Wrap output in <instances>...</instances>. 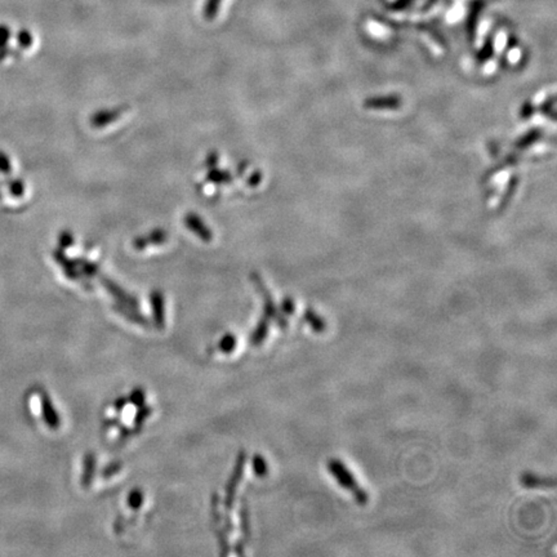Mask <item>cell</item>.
<instances>
[{
	"instance_id": "7402d4cb",
	"label": "cell",
	"mask_w": 557,
	"mask_h": 557,
	"mask_svg": "<svg viewBox=\"0 0 557 557\" xmlns=\"http://www.w3.org/2000/svg\"><path fill=\"white\" fill-rule=\"evenodd\" d=\"M114 405H115V407H117L118 410H121L123 407H126V399L120 397L119 400H117V403H114Z\"/></svg>"
},
{
	"instance_id": "3957f363",
	"label": "cell",
	"mask_w": 557,
	"mask_h": 557,
	"mask_svg": "<svg viewBox=\"0 0 557 557\" xmlns=\"http://www.w3.org/2000/svg\"><path fill=\"white\" fill-rule=\"evenodd\" d=\"M520 482L525 488H555L556 480L554 477H542L533 472H523L520 476Z\"/></svg>"
},
{
	"instance_id": "2e32d148",
	"label": "cell",
	"mask_w": 557,
	"mask_h": 557,
	"mask_svg": "<svg viewBox=\"0 0 557 557\" xmlns=\"http://www.w3.org/2000/svg\"><path fill=\"white\" fill-rule=\"evenodd\" d=\"M120 469H121V464H120V463H111V464H108V467L102 471V477H110V476L115 475Z\"/></svg>"
},
{
	"instance_id": "e0dca14e",
	"label": "cell",
	"mask_w": 557,
	"mask_h": 557,
	"mask_svg": "<svg viewBox=\"0 0 557 557\" xmlns=\"http://www.w3.org/2000/svg\"><path fill=\"white\" fill-rule=\"evenodd\" d=\"M221 0H209L206 7H205V13L208 14V17H213L215 14V10H218V4Z\"/></svg>"
},
{
	"instance_id": "ffe728a7",
	"label": "cell",
	"mask_w": 557,
	"mask_h": 557,
	"mask_svg": "<svg viewBox=\"0 0 557 557\" xmlns=\"http://www.w3.org/2000/svg\"><path fill=\"white\" fill-rule=\"evenodd\" d=\"M283 310L288 315H293L294 313V303L290 298H285L283 302Z\"/></svg>"
},
{
	"instance_id": "7c38bea8",
	"label": "cell",
	"mask_w": 557,
	"mask_h": 557,
	"mask_svg": "<svg viewBox=\"0 0 557 557\" xmlns=\"http://www.w3.org/2000/svg\"><path fill=\"white\" fill-rule=\"evenodd\" d=\"M253 470L256 472L258 477H265L268 475V463L265 461V458L262 455H256L253 460Z\"/></svg>"
},
{
	"instance_id": "9c48e42d",
	"label": "cell",
	"mask_w": 557,
	"mask_h": 557,
	"mask_svg": "<svg viewBox=\"0 0 557 557\" xmlns=\"http://www.w3.org/2000/svg\"><path fill=\"white\" fill-rule=\"evenodd\" d=\"M95 469H96V458H95V455H93L92 453H88L86 457V471H84L83 480H82V484H83L86 488L91 484L92 476H93V473H95Z\"/></svg>"
},
{
	"instance_id": "30bf717a",
	"label": "cell",
	"mask_w": 557,
	"mask_h": 557,
	"mask_svg": "<svg viewBox=\"0 0 557 557\" xmlns=\"http://www.w3.org/2000/svg\"><path fill=\"white\" fill-rule=\"evenodd\" d=\"M104 283H105V285L108 287V289L110 293L115 294L118 298H120L121 300H124V302H127V303H129L130 306H137V302H136V300H133V298H130L127 293L121 292L120 288H118L115 284H112V283H111V281H108V280H105Z\"/></svg>"
},
{
	"instance_id": "9a60e30c",
	"label": "cell",
	"mask_w": 557,
	"mask_h": 557,
	"mask_svg": "<svg viewBox=\"0 0 557 557\" xmlns=\"http://www.w3.org/2000/svg\"><path fill=\"white\" fill-rule=\"evenodd\" d=\"M145 400H146V394L142 390H134L132 396H130V401L137 405V407H143L145 405Z\"/></svg>"
},
{
	"instance_id": "6da1fadb",
	"label": "cell",
	"mask_w": 557,
	"mask_h": 557,
	"mask_svg": "<svg viewBox=\"0 0 557 557\" xmlns=\"http://www.w3.org/2000/svg\"><path fill=\"white\" fill-rule=\"evenodd\" d=\"M328 471L332 473L333 477L338 482V484L346 489L347 492L354 495L356 502L360 504H365L369 501V495L364 489L356 482L354 475L348 471V469L344 466L343 462L340 460H329L328 461Z\"/></svg>"
},
{
	"instance_id": "d6986e66",
	"label": "cell",
	"mask_w": 557,
	"mask_h": 557,
	"mask_svg": "<svg viewBox=\"0 0 557 557\" xmlns=\"http://www.w3.org/2000/svg\"><path fill=\"white\" fill-rule=\"evenodd\" d=\"M241 530L247 536L249 534V519H248L247 510L246 507L241 511Z\"/></svg>"
},
{
	"instance_id": "7a4b0ae2",
	"label": "cell",
	"mask_w": 557,
	"mask_h": 557,
	"mask_svg": "<svg viewBox=\"0 0 557 557\" xmlns=\"http://www.w3.org/2000/svg\"><path fill=\"white\" fill-rule=\"evenodd\" d=\"M254 281H256L258 288H259L262 296H263V298H265V318H268L270 322H271V319H274L280 328L287 329L288 322H287L285 318L278 312L276 306H275V303H274V300H272L271 294H270L268 289L265 288V285L261 283L259 278H254Z\"/></svg>"
},
{
	"instance_id": "8992f818",
	"label": "cell",
	"mask_w": 557,
	"mask_h": 557,
	"mask_svg": "<svg viewBox=\"0 0 557 557\" xmlns=\"http://www.w3.org/2000/svg\"><path fill=\"white\" fill-rule=\"evenodd\" d=\"M305 322L310 325L313 332L322 333L327 329V322L312 309H307L305 312Z\"/></svg>"
},
{
	"instance_id": "4fadbf2b",
	"label": "cell",
	"mask_w": 557,
	"mask_h": 557,
	"mask_svg": "<svg viewBox=\"0 0 557 557\" xmlns=\"http://www.w3.org/2000/svg\"><path fill=\"white\" fill-rule=\"evenodd\" d=\"M143 503V494L139 489L130 492L128 497L129 507L132 510H139V507Z\"/></svg>"
},
{
	"instance_id": "8fae6325",
	"label": "cell",
	"mask_w": 557,
	"mask_h": 557,
	"mask_svg": "<svg viewBox=\"0 0 557 557\" xmlns=\"http://www.w3.org/2000/svg\"><path fill=\"white\" fill-rule=\"evenodd\" d=\"M236 347V338L234 334H226L225 337L221 340V342L218 344V348L225 353V354H230L234 351Z\"/></svg>"
},
{
	"instance_id": "52a82bcc",
	"label": "cell",
	"mask_w": 557,
	"mask_h": 557,
	"mask_svg": "<svg viewBox=\"0 0 557 557\" xmlns=\"http://www.w3.org/2000/svg\"><path fill=\"white\" fill-rule=\"evenodd\" d=\"M185 222L189 224L190 228H191L193 231L198 233L199 235L202 236L203 240H208V241H209V240L212 239L211 231H209L206 227H204L202 221L198 218V215H196V217H195V215H189V217L185 220Z\"/></svg>"
},
{
	"instance_id": "5bb4252c",
	"label": "cell",
	"mask_w": 557,
	"mask_h": 557,
	"mask_svg": "<svg viewBox=\"0 0 557 557\" xmlns=\"http://www.w3.org/2000/svg\"><path fill=\"white\" fill-rule=\"evenodd\" d=\"M115 309H117L119 313H121L123 316H127L128 319H130V322H137V324H141V325H147V324H149V322H146V319H143L141 315L136 313L134 310H132V312H127V311L121 310L118 306H117Z\"/></svg>"
},
{
	"instance_id": "ac0fdd59",
	"label": "cell",
	"mask_w": 557,
	"mask_h": 557,
	"mask_svg": "<svg viewBox=\"0 0 557 557\" xmlns=\"http://www.w3.org/2000/svg\"><path fill=\"white\" fill-rule=\"evenodd\" d=\"M151 414V409L150 407H142L141 410H139V414L136 416V423L137 425H142V422L146 419V418L149 417Z\"/></svg>"
},
{
	"instance_id": "ba28073f",
	"label": "cell",
	"mask_w": 557,
	"mask_h": 557,
	"mask_svg": "<svg viewBox=\"0 0 557 557\" xmlns=\"http://www.w3.org/2000/svg\"><path fill=\"white\" fill-rule=\"evenodd\" d=\"M268 328H270V320L268 318H263L261 322H258L256 331L252 334V343L254 346H259L262 344L263 341L266 340L268 334Z\"/></svg>"
},
{
	"instance_id": "44dd1931",
	"label": "cell",
	"mask_w": 557,
	"mask_h": 557,
	"mask_svg": "<svg viewBox=\"0 0 557 557\" xmlns=\"http://www.w3.org/2000/svg\"><path fill=\"white\" fill-rule=\"evenodd\" d=\"M83 271L86 272V275L92 276L97 272V266L95 263H89V262H83Z\"/></svg>"
},
{
	"instance_id": "5b68a950",
	"label": "cell",
	"mask_w": 557,
	"mask_h": 557,
	"mask_svg": "<svg viewBox=\"0 0 557 557\" xmlns=\"http://www.w3.org/2000/svg\"><path fill=\"white\" fill-rule=\"evenodd\" d=\"M151 306H152V311H154V318H155V322L159 328L164 327V300H163V296L161 292H154L151 294Z\"/></svg>"
},
{
	"instance_id": "277c9868",
	"label": "cell",
	"mask_w": 557,
	"mask_h": 557,
	"mask_svg": "<svg viewBox=\"0 0 557 557\" xmlns=\"http://www.w3.org/2000/svg\"><path fill=\"white\" fill-rule=\"evenodd\" d=\"M244 463H246V454L244 453H241L240 455H239V460H237V466H236L235 471H234V475H233V477H231V480L228 482V485H227V499H226V507H228V508H231V504H233V501H234V494H235V489L236 485H237V482H240V479H241V475H243V469H244Z\"/></svg>"
}]
</instances>
